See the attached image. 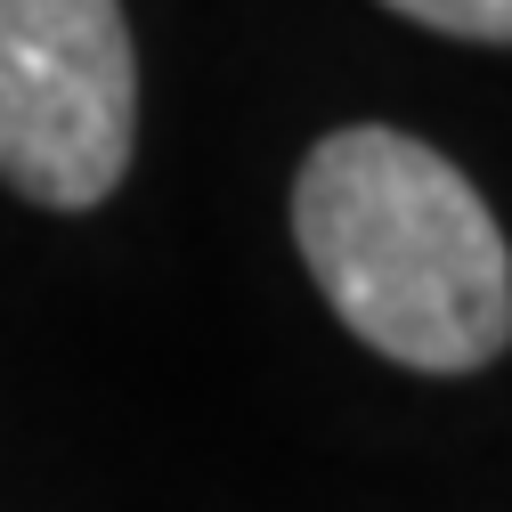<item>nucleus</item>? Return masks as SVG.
<instances>
[{"instance_id": "nucleus-1", "label": "nucleus", "mask_w": 512, "mask_h": 512, "mask_svg": "<svg viewBox=\"0 0 512 512\" xmlns=\"http://www.w3.org/2000/svg\"><path fill=\"white\" fill-rule=\"evenodd\" d=\"M293 244L342 326L415 374H480L512 342V244L488 196L391 122H350L293 179Z\"/></svg>"}, {"instance_id": "nucleus-3", "label": "nucleus", "mask_w": 512, "mask_h": 512, "mask_svg": "<svg viewBox=\"0 0 512 512\" xmlns=\"http://www.w3.org/2000/svg\"><path fill=\"white\" fill-rule=\"evenodd\" d=\"M431 33H456V41H488V49H512V0H382Z\"/></svg>"}, {"instance_id": "nucleus-2", "label": "nucleus", "mask_w": 512, "mask_h": 512, "mask_svg": "<svg viewBox=\"0 0 512 512\" xmlns=\"http://www.w3.org/2000/svg\"><path fill=\"white\" fill-rule=\"evenodd\" d=\"M139 147L122 0H0V179L41 212H98Z\"/></svg>"}]
</instances>
